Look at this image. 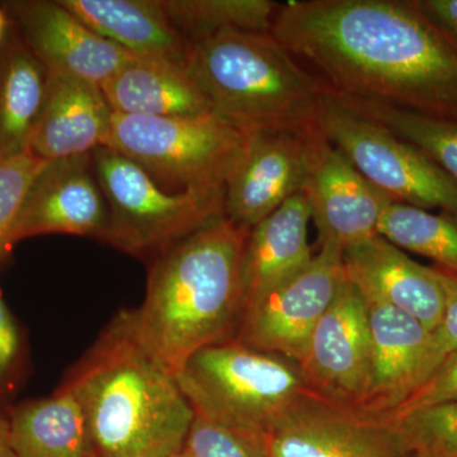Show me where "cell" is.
Listing matches in <instances>:
<instances>
[{
  "label": "cell",
  "mask_w": 457,
  "mask_h": 457,
  "mask_svg": "<svg viewBox=\"0 0 457 457\" xmlns=\"http://www.w3.org/2000/svg\"><path fill=\"white\" fill-rule=\"evenodd\" d=\"M418 7L457 45V0H416Z\"/></svg>",
  "instance_id": "33"
},
{
  "label": "cell",
  "mask_w": 457,
  "mask_h": 457,
  "mask_svg": "<svg viewBox=\"0 0 457 457\" xmlns=\"http://www.w3.org/2000/svg\"><path fill=\"white\" fill-rule=\"evenodd\" d=\"M187 68L212 112L242 134L320 132L326 88L270 32L228 29L189 44Z\"/></svg>",
  "instance_id": "4"
},
{
  "label": "cell",
  "mask_w": 457,
  "mask_h": 457,
  "mask_svg": "<svg viewBox=\"0 0 457 457\" xmlns=\"http://www.w3.org/2000/svg\"><path fill=\"white\" fill-rule=\"evenodd\" d=\"M311 221V206L299 194L249 230L242 260L245 311L312 260Z\"/></svg>",
  "instance_id": "19"
},
{
  "label": "cell",
  "mask_w": 457,
  "mask_h": 457,
  "mask_svg": "<svg viewBox=\"0 0 457 457\" xmlns=\"http://www.w3.org/2000/svg\"><path fill=\"white\" fill-rule=\"evenodd\" d=\"M368 308L345 278L335 302L312 330L299 365L312 394L359 411L368 383Z\"/></svg>",
  "instance_id": "12"
},
{
  "label": "cell",
  "mask_w": 457,
  "mask_h": 457,
  "mask_svg": "<svg viewBox=\"0 0 457 457\" xmlns=\"http://www.w3.org/2000/svg\"><path fill=\"white\" fill-rule=\"evenodd\" d=\"M49 75L20 37L0 50V159L29 152Z\"/></svg>",
  "instance_id": "23"
},
{
  "label": "cell",
  "mask_w": 457,
  "mask_h": 457,
  "mask_svg": "<svg viewBox=\"0 0 457 457\" xmlns=\"http://www.w3.org/2000/svg\"><path fill=\"white\" fill-rule=\"evenodd\" d=\"M345 278L366 300L384 303L417 319L433 332L440 326L445 293L433 267L375 236L343 252Z\"/></svg>",
  "instance_id": "17"
},
{
  "label": "cell",
  "mask_w": 457,
  "mask_h": 457,
  "mask_svg": "<svg viewBox=\"0 0 457 457\" xmlns=\"http://www.w3.org/2000/svg\"><path fill=\"white\" fill-rule=\"evenodd\" d=\"M102 37L135 57L187 64L189 42L174 26L161 0H59Z\"/></svg>",
  "instance_id": "21"
},
{
  "label": "cell",
  "mask_w": 457,
  "mask_h": 457,
  "mask_svg": "<svg viewBox=\"0 0 457 457\" xmlns=\"http://www.w3.org/2000/svg\"><path fill=\"white\" fill-rule=\"evenodd\" d=\"M378 234L457 276V220L451 216L390 201L378 221Z\"/></svg>",
  "instance_id": "25"
},
{
  "label": "cell",
  "mask_w": 457,
  "mask_h": 457,
  "mask_svg": "<svg viewBox=\"0 0 457 457\" xmlns=\"http://www.w3.org/2000/svg\"><path fill=\"white\" fill-rule=\"evenodd\" d=\"M20 353V335L13 319L0 295V385L7 380L9 372Z\"/></svg>",
  "instance_id": "32"
},
{
  "label": "cell",
  "mask_w": 457,
  "mask_h": 457,
  "mask_svg": "<svg viewBox=\"0 0 457 457\" xmlns=\"http://www.w3.org/2000/svg\"><path fill=\"white\" fill-rule=\"evenodd\" d=\"M270 33L338 97L457 122V45L416 0L281 3Z\"/></svg>",
  "instance_id": "1"
},
{
  "label": "cell",
  "mask_w": 457,
  "mask_h": 457,
  "mask_svg": "<svg viewBox=\"0 0 457 457\" xmlns=\"http://www.w3.org/2000/svg\"><path fill=\"white\" fill-rule=\"evenodd\" d=\"M320 135H245L242 154L225 185L224 218L251 230L286 201L303 194Z\"/></svg>",
  "instance_id": "11"
},
{
  "label": "cell",
  "mask_w": 457,
  "mask_h": 457,
  "mask_svg": "<svg viewBox=\"0 0 457 457\" xmlns=\"http://www.w3.org/2000/svg\"><path fill=\"white\" fill-rule=\"evenodd\" d=\"M49 164L29 150L0 159V262L16 243L18 218L29 189Z\"/></svg>",
  "instance_id": "28"
},
{
  "label": "cell",
  "mask_w": 457,
  "mask_h": 457,
  "mask_svg": "<svg viewBox=\"0 0 457 457\" xmlns=\"http://www.w3.org/2000/svg\"><path fill=\"white\" fill-rule=\"evenodd\" d=\"M5 12L21 40L49 75L101 87L134 57L92 31L60 2H11Z\"/></svg>",
  "instance_id": "13"
},
{
  "label": "cell",
  "mask_w": 457,
  "mask_h": 457,
  "mask_svg": "<svg viewBox=\"0 0 457 457\" xmlns=\"http://www.w3.org/2000/svg\"><path fill=\"white\" fill-rule=\"evenodd\" d=\"M270 457H411L398 427L306 394L267 435Z\"/></svg>",
  "instance_id": "10"
},
{
  "label": "cell",
  "mask_w": 457,
  "mask_h": 457,
  "mask_svg": "<svg viewBox=\"0 0 457 457\" xmlns=\"http://www.w3.org/2000/svg\"><path fill=\"white\" fill-rule=\"evenodd\" d=\"M9 23V17L5 9L0 8V41L4 36L5 29H7Z\"/></svg>",
  "instance_id": "35"
},
{
  "label": "cell",
  "mask_w": 457,
  "mask_h": 457,
  "mask_svg": "<svg viewBox=\"0 0 457 457\" xmlns=\"http://www.w3.org/2000/svg\"><path fill=\"white\" fill-rule=\"evenodd\" d=\"M108 206L92 154L50 162L36 179L18 218L14 242L44 234L104 240Z\"/></svg>",
  "instance_id": "15"
},
{
  "label": "cell",
  "mask_w": 457,
  "mask_h": 457,
  "mask_svg": "<svg viewBox=\"0 0 457 457\" xmlns=\"http://www.w3.org/2000/svg\"><path fill=\"white\" fill-rule=\"evenodd\" d=\"M112 116L101 87L49 75L46 99L29 150L47 162L92 154L107 146Z\"/></svg>",
  "instance_id": "18"
},
{
  "label": "cell",
  "mask_w": 457,
  "mask_h": 457,
  "mask_svg": "<svg viewBox=\"0 0 457 457\" xmlns=\"http://www.w3.org/2000/svg\"><path fill=\"white\" fill-rule=\"evenodd\" d=\"M92 161L108 206L104 242L126 253L154 258L224 216V191L168 192L110 146L95 150Z\"/></svg>",
  "instance_id": "7"
},
{
  "label": "cell",
  "mask_w": 457,
  "mask_h": 457,
  "mask_svg": "<svg viewBox=\"0 0 457 457\" xmlns=\"http://www.w3.org/2000/svg\"><path fill=\"white\" fill-rule=\"evenodd\" d=\"M338 98L422 150L457 180V122L433 119L380 102Z\"/></svg>",
  "instance_id": "26"
},
{
  "label": "cell",
  "mask_w": 457,
  "mask_h": 457,
  "mask_svg": "<svg viewBox=\"0 0 457 457\" xmlns=\"http://www.w3.org/2000/svg\"><path fill=\"white\" fill-rule=\"evenodd\" d=\"M176 376L196 413L264 438L312 393L299 363L237 339L195 352Z\"/></svg>",
  "instance_id": "5"
},
{
  "label": "cell",
  "mask_w": 457,
  "mask_h": 457,
  "mask_svg": "<svg viewBox=\"0 0 457 457\" xmlns=\"http://www.w3.org/2000/svg\"><path fill=\"white\" fill-rule=\"evenodd\" d=\"M101 89L117 113L187 117L212 112L187 64L168 60L134 56Z\"/></svg>",
  "instance_id": "20"
},
{
  "label": "cell",
  "mask_w": 457,
  "mask_h": 457,
  "mask_svg": "<svg viewBox=\"0 0 457 457\" xmlns=\"http://www.w3.org/2000/svg\"><path fill=\"white\" fill-rule=\"evenodd\" d=\"M170 457H186V456H185V453H183L182 451H180V453H174V455H171Z\"/></svg>",
  "instance_id": "36"
},
{
  "label": "cell",
  "mask_w": 457,
  "mask_h": 457,
  "mask_svg": "<svg viewBox=\"0 0 457 457\" xmlns=\"http://www.w3.org/2000/svg\"><path fill=\"white\" fill-rule=\"evenodd\" d=\"M182 453L186 457H270L267 438L239 431L196 411Z\"/></svg>",
  "instance_id": "29"
},
{
  "label": "cell",
  "mask_w": 457,
  "mask_h": 457,
  "mask_svg": "<svg viewBox=\"0 0 457 457\" xmlns=\"http://www.w3.org/2000/svg\"><path fill=\"white\" fill-rule=\"evenodd\" d=\"M62 386L82 408L96 457H170L194 422L176 374L144 347L131 312L117 314Z\"/></svg>",
  "instance_id": "2"
},
{
  "label": "cell",
  "mask_w": 457,
  "mask_h": 457,
  "mask_svg": "<svg viewBox=\"0 0 457 457\" xmlns=\"http://www.w3.org/2000/svg\"><path fill=\"white\" fill-rule=\"evenodd\" d=\"M0 457H16L12 449L9 422L0 417Z\"/></svg>",
  "instance_id": "34"
},
{
  "label": "cell",
  "mask_w": 457,
  "mask_h": 457,
  "mask_svg": "<svg viewBox=\"0 0 457 457\" xmlns=\"http://www.w3.org/2000/svg\"><path fill=\"white\" fill-rule=\"evenodd\" d=\"M9 432L16 457H96L82 408L64 386L18 407Z\"/></svg>",
  "instance_id": "22"
},
{
  "label": "cell",
  "mask_w": 457,
  "mask_h": 457,
  "mask_svg": "<svg viewBox=\"0 0 457 457\" xmlns=\"http://www.w3.org/2000/svg\"><path fill=\"white\" fill-rule=\"evenodd\" d=\"M363 302L368 308L370 356L359 411L386 420L425 381L432 332L393 306L375 300Z\"/></svg>",
  "instance_id": "16"
},
{
  "label": "cell",
  "mask_w": 457,
  "mask_h": 457,
  "mask_svg": "<svg viewBox=\"0 0 457 457\" xmlns=\"http://www.w3.org/2000/svg\"><path fill=\"white\" fill-rule=\"evenodd\" d=\"M249 230L219 218L154 257L137 338L174 374L198 350L236 339L243 312V251Z\"/></svg>",
  "instance_id": "3"
},
{
  "label": "cell",
  "mask_w": 457,
  "mask_h": 457,
  "mask_svg": "<svg viewBox=\"0 0 457 457\" xmlns=\"http://www.w3.org/2000/svg\"><path fill=\"white\" fill-rule=\"evenodd\" d=\"M245 135L213 112L187 117L113 112L107 146L173 194L224 191Z\"/></svg>",
  "instance_id": "6"
},
{
  "label": "cell",
  "mask_w": 457,
  "mask_h": 457,
  "mask_svg": "<svg viewBox=\"0 0 457 457\" xmlns=\"http://www.w3.org/2000/svg\"><path fill=\"white\" fill-rule=\"evenodd\" d=\"M453 403L457 404V351L442 361L425 383L417 387L386 420H398L417 409Z\"/></svg>",
  "instance_id": "30"
},
{
  "label": "cell",
  "mask_w": 457,
  "mask_h": 457,
  "mask_svg": "<svg viewBox=\"0 0 457 457\" xmlns=\"http://www.w3.org/2000/svg\"><path fill=\"white\" fill-rule=\"evenodd\" d=\"M345 279L343 251L319 246L303 269L245 308L237 341L299 363Z\"/></svg>",
  "instance_id": "9"
},
{
  "label": "cell",
  "mask_w": 457,
  "mask_h": 457,
  "mask_svg": "<svg viewBox=\"0 0 457 457\" xmlns=\"http://www.w3.org/2000/svg\"><path fill=\"white\" fill-rule=\"evenodd\" d=\"M303 194L318 228L319 246L343 252L378 236V221L390 203L323 135L315 141Z\"/></svg>",
  "instance_id": "14"
},
{
  "label": "cell",
  "mask_w": 457,
  "mask_h": 457,
  "mask_svg": "<svg viewBox=\"0 0 457 457\" xmlns=\"http://www.w3.org/2000/svg\"><path fill=\"white\" fill-rule=\"evenodd\" d=\"M433 270L444 287L445 311L440 326L432 332L426 359L425 381L442 361L457 351V276L437 267H433Z\"/></svg>",
  "instance_id": "31"
},
{
  "label": "cell",
  "mask_w": 457,
  "mask_h": 457,
  "mask_svg": "<svg viewBox=\"0 0 457 457\" xmlns=\"http://www.w3.org/2000/svg\"><path fill=\"white\" fill-rule=\"evenodd\" d=\"M390 422L413 455L457 457V404L417 409Z\"/></svg>",
  "instance_id": "27"
},
{
  "label": "cell",
  "mask_w": 457,
  "mask_h": 457,
  "mask_svg": "<svg viewBox=\"0 0 457 457\" xmlns=\"http://www.w3.org/2000/svg\"><path fill=\"white\" fill-rule=\"evenodd\" d=\"M411 457H436V456L423 455V453H416V455H413Z\"/></svg>",
  "instance_id": "37"
},
{
  "label": "cell",
  "mask_w": 457,
  "mask_h": 457,
  "mask_svg": "<svg viewBox=\"0 0 457 457\" xmlns=\"http://www.w3.org/2000/svg\"><path fill=\"white\" fill-rule=\"evenodd\" d=\"M165 14L195 44L222 31L270 32L281 3L270 0H161Z\"/></svg>",
  "instance_id": "24"
},
{
  "label": "cell",
  "mask_w": 457,
  "mask_h": 457,
  "mask_svg": "<svg viewBox=\"0 0 457 457\" xmlns=\"http://www.w3.org/2000/svg\"><path fill=\"white\" fill-rule=\"evenodd\" d=\"M318 125L321 135L390 201L440 210L457 220V180L422 150L328 90L319 104Z\"/></svg>",
  "instance_id": "8"
}]
</instances>
